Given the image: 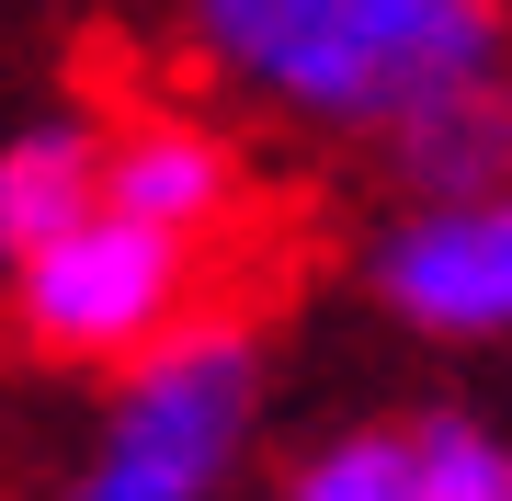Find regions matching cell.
Masks as SVG:
<instances>
[{
	"label": "cell",
	"mask_w": 512,
	"mask_h": 501,
	"mask_svg": "<svg viewBox=\"0 0 512 501\" xmlns=\"http://www.w3.org/2000/svg\"><path fill=\"white\" fill-rule=\"evenodd\" d=\"M410 501H512V433L467 410H421L410 422Z\"/></svg>",
	"instance_id": "52a82bcc"
},
{
	"label": "cell",
	"mask_w": 512,
	"mask_h": 501,
	"mask_svg": "<svg viewBox=\"0 0 512 501\" xmlns=\"http://www.w3.org/2000/svg\"><path fill=\"white\" fill-rule=\"evenodd\" d=\"M228 103L330 149H376L410 194L512 171V0H171Z\"/></svg>",
	"instance_id": "6da1fadb"
},
{
	"label": "cell",
	"mask_w": 512,
	"mask_h": 501,
	"mask_svg": "<svg viewBox=\"0 0 512 501\" xmlns=\"http://www.w3.org/2000/svg\"><path fill=\"white\" fill-rule=\"evenodd\" d=\"M376 308L421 342H512V171L456 194H399L365 251Z\"/></svg>",
	"instance_id": "277c9868"
},
{
	"label": "cell",
	"mask_w": 512,
	"mask_h": 501,
	"mask_svg": "<svg viewBox=\"0 0 512 501\" xmlns=\"http://www.w3.org/2000/svg\"><path fill=\"white\" fill-rule=\"evenodd\" d=\"M194 285H205V251L148 228V217H126V205H103V194L0 262L12 331L46 365H126L171 319H194Z\"/></svg>",
	"instance_id": "3957f363"
},
{
	"label": "cell",
	"mask_w": 512,
	"mask_h": 501,
	"mask_svg": "<svg viewBox=\"0 0 512 501\" xmlns=\"http://www.w3.org/2000/svg\"><path fill=\"white\" fill-rule=\"evenodd\" d=\"M92 160H103V114H35L0 137V262L92 205Z\"/></svg>",
	"instance_id": "8992f818"
},
{
	"label": "cell",
	"mask_w": 512,
	"mask_h": 501,
	"mask_svg": "<svg viewBox=\"0 0 512 501\" xmlns=\"http://www.w3.org/2000/svg\"><path fill=\"white\" fill-rule=\"evenodd\" d=\"M92 194L205 251V240H217V228L239 217V194H251V171H239V149H228L217 126H205V114H126V126H103Z\"/></svg>",
	"instance_id": "5b68a950"
},
{
	"label": "cell",
	"mask_w": 512,
	"mask_h": 501,
	"mask_svg": "<svg viewBox=\"0 0 512 501\" xmlns=\"http://www.w3.org/2000/svg\"><path fill=\"white\" fill-rule=\"evenodd\" d=\"M285 501H410V422H353L285 467Z\"/></svg>",
	"instance_id": "ba28073f"
},
{
	"label": "cell",
	"mask_w": 512,
	"mask_h": 501,
	"mask_svg": "<svg viewBox=\"0 0 512 501\" xmlns=\"http://www.w3.org/2000/svg\"><path fill=\"white\" fill-rule=\"evenodd\" d=\"M262 422V342L239 319H171L114 365V410L57 501H217Z\"/></svg>",
	"instance_id": "7a4b0ae2"
}]
</instances>
